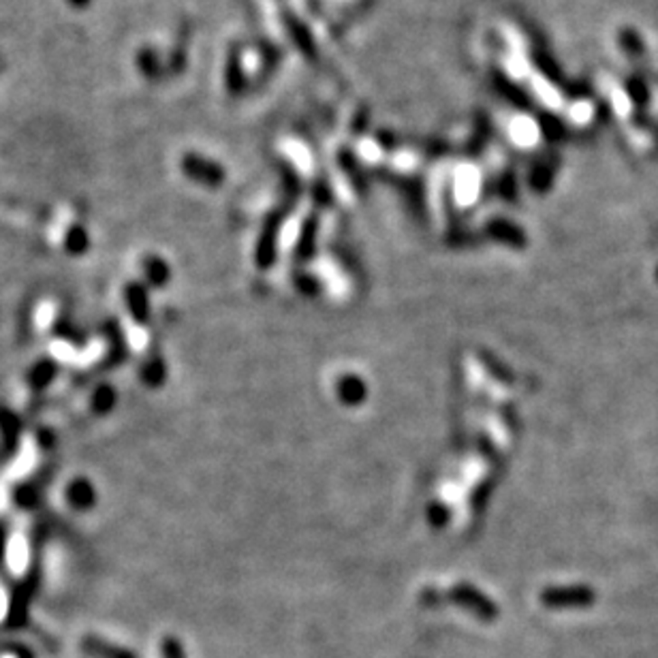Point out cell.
<instances>
[{"label":"cell","instance_id":"obj_14","mask_svg":"<svg viewBox=\"0 0 658 658\" xmlns=\"http://www.w3.org/2000/svg\"><path fill=\"white\" fill-rule=\"evenodd\" d=\"M84 645H86L88 652H94V654H99L101 658H133L131 652H127L122 648H116V645L99 642L97 637H86Z\"/></svg>","mask_w":658,"mask_h":658},{"label":"cell","instance_id":"obj_10","mask_svg":"<svg viewBox=\"0 0 658 658\" xmlns=\"http://www.w3.org/2000/svg\"><path fill=\"white\" fill-rule=\"evenodd\" d=\"M118 391L109 383L94 387L90 396V410L94 415H108L116 409Z\"/></svg>","mask_w":658,"mask_h":658},{"label":"cell","instance_id":"obj_3","mask_svg":"<svg viewBox=\"0 0 658 658\" xmlns=\"http://www.w3.org/2000/svg\"><path fill=\"white\" fill-rule=\"evenodd\" d=\"M125 306L131 315V319L137 323V325H148L150 323V313H152V306H150V293L148 287L144 282H128L125 287Z\"/></svg>","mask_w":658,"mask_h":658},{"label":"cell","instance_id":"obj_5","mask_svg":"<svg viewBox=\"0 0 658 658\" xmlns=\"http://www.w3.org/2000/svg\"><path fill=\"white\" fill-rule=\"evenodd\" d=\"M64 498H67V504L70 509L84 513V511H90L97 504V490H94L90 479L75 477L64 487Z\"/></svg>","mask_w":658,"mask_h":658},{"label":"cell","instance_id":"obj_19","mask_svg":"<svg viewBox=\"0 0 658 658\" xmlns=\"http://www.w3.org/2000/svg\"><path fill=\"white\" fill-rule=\"evenodd\" d=\"M5 556H7V532L0 528V562L5 560Z\"/></svg>","mask_w":658,"mask_h":658},{"label":"cell","instance_id":"obj_1","mask_svg":"<svg viewBox=\"0 0 658 658\" xmlns=\"http://www.w3.org/2000/svg\"><path fill=\"white\" fill-rule=\"evenodd\" d=\"M449 598L454 601L457 607L470 611L473 616L484 620H494L498 616L496 605L492 603V598L484 595V592L477 590L473 584H456L451 588Z\"/></svg>","mask_w":658,"mask_h":658},{"label":"cell","instance_id":"obj_12","mask_svg":"<svg viewBox=\"0 0 658 658\" xmlns=\"http://www.w3.org/2000/svg\"><path fill=\"white\" fill-rule=\"evenodd\" d=\"M316 222L308 221L302 229V233H299L297 238V244H296V258L299 263H306L308 258L315 257V250H316Z\"/></svg>","mask_w":658,"mask_h":658},{"label":"cell","instance_id":"obj_2","mask_svg":"<svg viewBox=\"0 0 658 658\" xmlns=\"http://www.w3.org/2000/svg\"><path fill=\"white\" fill-rule=\"evenodd\" d=\"M592 590L588 586H571V588H548V590L540 595V601L548 607H584V605H590Z\"/></svg>","mask_w":658,"mask_h":658},{"label":"cell","instance_id":"obj_13","mask_svg":"<svg viewBox=\"0 0 658 658\" xmlns=\"http://www.w3.org/2000/svg\"><path fill=\"white\" fill-rule=\"evenodd\" d=\"M88 249H90V235L86 233V229L81 225L69 227L67 235H64V250H67L69 255L80 257L84 255Z\"/></svg>","mask_w":658,"mask_h":658},{"label":"cell","instance_id":"obj_17","mask_svg":"<svg viewBox=\"0 0 658 658\" xmlns=\"http://www.w3.org/2000/svg\"><path fill=\"white\" fill-rule=\"evenodd\" d=\"M163 654H164V658H184V650H182L178 639L167 637L163 642Z\"/></svg>","mask_w":658,"mask_h":658},{"label":"cell","instance_id":"obj_8","mask_svg":"<svg viewBox=\"0 0 658 658\" xmlns=\"http://www.w3.org/2000/svg\"><path fill=\"white\" fill-rule=\"evenodd\" d=\"M487 231H490L494 240H498V242H503V244H509L511 249H524L526 246V238H524V233L520 231V227L509 225V222H504V221L492 222V225L487 227Z\"/></svg>","mask_w":658,"mask_h":658},{"label":"cell","instance_id":"obj_6","mask_svg":"<svg viewBox=\"0 0 658 658\" xmlns=\"http://www.w3.org/2000/svg\"><path fill=\"white\" fill-rule=\"evenodd\" d=\"M139 379L150 390H158V387L164 385V381H167V363H164L161 352H152L148 360L141 363Z\"/></svg>","mask_w":658,"mask_h":658},{"label":"cell","instance_id":"obj_11","mask_svg":"<svg viewBox=\"0 0 658 658\" xmlns=\"http://www.w3.org/2000/svg\"><path fill=\"white\" fill-rule=\"evenodd\" d=\"M56 374H58V362L41 360L34 363V366L31 368V372H28V385H31L33 390L41 391L43 387H47L52 381L56 379Z\"/></svg>","mask_w":658,"mask_h":658},{"label":"cell","instance_id":"obj_15","mask_svg":"<svg viewBox=\"0 0 658 658\" xmlns=\"http://www.w3.org/2000/svg\"><path fill=\"white\" fill-rule=\"evenodd\" d=\"M293 285H296V289L302 293L304 297H319L323 293V282L313 274H306V272L296 274Z\"/></svg>","mask_w":658,"mask_h":658},{"label":"cell","instance_id":"obj_16","mask_svg":"<svg viewBox=\"0 0 658 658\" xmlns=\"http://www.w3.org/2000/svg\"><path fill=\"white\" fill-rule=\"evenodd\" d=\"M451 522V509L446 507L445 503H432L430 507H428V524H430L432 528H437V531H443V528L449 524Z\"/></svg>","mask_w":658,"mask_h":658},{"label":"cell","instance_id":"obj_9","mask_svg":"<svg viewBox=\"0 0 658 658\" xmlns=\"http://www.w3.org/2000/svg\"><path fill=\"white\" fill-rule=\"evenodd\" d=\"M0 437H3L5 445L14 446L20 443L22 438V421L14 410H9L7 407H0Z\"/></svg>","mask_w":658,"mask_h":658},{"label":"cell","instance_id":"obj_20","mask_svg":"<svg viewBox=\"0 0 658 658\" xmlns=\"http://www.w3.org/2000/svg\"><path fill=\"white\" fill-rule=\"evenodd\" d=\"M67 3L75 9H86L88 5H90V0H67Z\"/></svg>","mask_w":658,"mask_h":658},{"label":"cell","instance_id":"obj_18","mask_svg":"<svg viewBox=\"0 0 658 658\" xmlns=\"http://www.w3.org/2000/svg\"><path fill=\"white\" fill-rule=\"evenodd\" d=\"M481 360H484V363H485V366H487V370H490V372H494V374H496L498 376V368H496V363H492V360H490V355H481ZM501 379L504 381V379H509V374L507 372H504V370L501 368Z\"/></svg>","mask_w":658,"mask_h":658},{"label":"cell","instance_id":"obj_4","mask_svg":"<svg viewBox=\"0 0 658 658\" xmlns=\"http://www.w3.org/2000/svg\"><path fill=\"white\" fill-rule=\"evenodd\" d=\"M336 396L343 407H349V409L362 407V404L368 400L366 381L352 372L340 374L336 381Z\"/></svg>","mask_w":658,"mask_h":658},{"label":"cell","instance_id":"obj_7","mask_svg":"<svg viewBox=\"0 0 658 658\" xmlns=\"http://www.w3.org/2000/svg\"><path fill=\"white\" fill-rule=\"evenodd\" d=\"M141 269H144V278L155 289H163L172 280V269H169L167 261L156 255H148L141 261Z\"/></svg>","mask_w":658,"mask_h":658},{"label":"cell","instance_id":"obj_21","mask_svg":"<svg viewBox=\"0 0 658 658\" xmlns=\"http://www.w3.org/2000/svg\"><path fill=\"white\" fill-rule=\"evenodd\" d=\"M656 278H658V269H656Z\"/></svg>","mask_w":658,"mask_h":658}]
</instances>
